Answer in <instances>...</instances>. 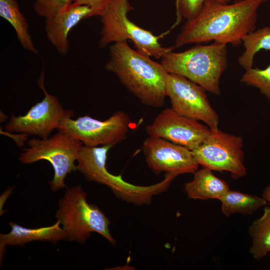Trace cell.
I'll return each mask as SVG.
<instances>
[{
	"mask_svg": "<svg viewBox=\"0 0 270 270\" xmlns=\"http://www.w3.org/2000/svg\"><path fill=\"white\" fill-rule=\"evenodd\" d=\"M142 148L147 165L157 174L194 173L199 166L190 150L162 138L150 136Z\"/></svg>",
	"mask_w": 270,
	"mask_h": 270,
	"instance_id": "12",
	"label": "cell"
},
{
	"mask_svg": "<svg viewBox=\"0 0 270 270\" xmlns=\"http://www.w3.org/2000/svg\"><path fill=\"white\" fill-rule=\"evenodd\" d=\"M240 81L258 88L270 100V64L264 69L251 68L246 70Z\"/></svg>",
	"mask_w": 270,
	"mask_h": 270,
	"instance_id": "21",
	"label": "cell"
},
{
	"mask_svg": "<svg viewBox=\"0 0 270 270\" xmlns=\"http://www.w3.org/2000/svg\"><path fill=\"white\" fill-rule=\"evenodd\" d=\"M242 43L244 51L238 58V64L246 70L252 68L256 54L261 50H270V26L254 30L246 35Z\"/></svg>",
	"mask_w": 270,
	"mask_h": 270,
	"instance_id": "20",
	"label": "cell"
},
{
	"mask_svg": "<svg viewBox=\"0 0 270 270\" xmlns=\"http://www.w3.org/2000/svg\"><path fill=\"white\" fill-rule=\"evenodd\" d=\"M242 147L240 136L224 132L217 128H210L207 138L192 152L202 167L229 172L234 178L238 179L247 174Z\"/></svg>",
	"mask_w": 270,
	"mask_h": 270,
	"instance_id": "7",
	"label": "cell"
},
{
	"mask_svg": "<svg viewBox=\"0 0 270 270\" xmlns=\"http://www.w3.org/2000/svg\"><path fill=\"white\" fill-rule=\"evenodd\" d=\"M226 45L214 42L183 52L171 50L162 56L160 63L168 73L182 76L218 96L220 79L228 66Z\"/></svg>",
	"mask_w": 270,
	"mask_h": 270,
	"instance_id": "3",
	"label": "cell"
},
{
	"mask_svg": "<svg viewBox=\"0 0 270 270\" xmlns=\"http://www.w3.org/2000/svg\"><path fill=\"white\" fill-rule=\"evenodd\" d=\"M226 3H229L232 0H224Z\"/></svg>",
	"mask_w": 270,
	"mask_h": 270,
	"instance_id": "26",
	"label": "cell"
},
{
	"mask_svg": "<svg viewBox=\"0 0 270 270\" xmlns=\"http://www.w3.org/2000/svg\"><path fill=\"white\" fill-rule=\"evenodd\" d=\"M133 10L128 0H111L100 16L102 24L99 46L104 48L110 44L130 40L140 52L161 58L173 50L174 46H162L159 36L132 22L128 12Z\"/></svg>",
	"mask_w": 270,
	"mask_h": 270,
	"instance_id": "5",
	"label": "cell"
},
{
	"mask_svg": "<svg viewBox=\"0 0 270 270\" xmlns=\"http://www.w3.org/2000/svg\"><path fill=\"white\" fill-rule=\"evenodd\" d=\"M111 0H74L73 4L90 5L96 8L98 12V16L102 14L106 7Z\"/></svg>",
	"mask_w": 270,
	"mask_h": 270,
	"instance_id": "24",
	"label": "cell"
},
{
	"mask_svg": "<svg viewBox=\"0 0 270 270\" xmlns=\"http://www.w3.org/2000/svg\"><path fill=\"white\" fill-rule=\"evenodd\" d=\"M230 187L224 180L216 176L212 170L202 167L194 173L192 180L184 185L188 198L194 200H208L221 197Z\"/></svg>",
	"mask_w": 270,
	"mask_h": 270,
	"instance_id": "16",
	"label": "cell"
},
{
	"mask_svg": "<svg viewBox=\"0 0 270 270\" xmlns=\"http://www.w3.org/2000/svg\"><path fill=\"white\" fill-rule=\"evenodd\" d=\"M42 70L38 84L44 92L43 100L34 105L22 116L12 115L6 126L10 132H18L46 138L54 129H58L66 116L73 114L71 110H66L56 96L48 92L44 84Z\"/></svg>",
	"mask_w": 270,
	"mask_h": 270,
	"instance_id": "9",
	"label": "cell"
},
{
	"mask_svg": "<svg viewBox=\"0 0 270 270\" xmlns=\"http://www.w3.org/2000/svg\"><path fill=\"white\" fill-rule=\"evenodd\" d=\"M109 54L106 70L114 74L142 104L156 108L164 106L168 72L161 63L133 50L127 42L112 44Z\"/></svg>",
	"mask_w": 270,
	"mask_h": 270,
	"instance_id": "2",
	"label": "cell"
},
{
	"mask_svg": "<svg viewBox=\"0 0 270 270\" xmlns=\"http://www.w3.org/2000/svg\"><path fill=\"white\" fill-rule=\"evenodd\" d=\"M248 233L252 238L250 252L255 259L260 260L270 252V206L252 222Z\"/></svg>",
	"mask_w": 270,
	"mask_h": 270,
	"instance_id": "19",
	"label": "cell"
},
{
	"mask_svg": "<svg viewBox=\"0 0 270 270\" xmlns=\"http://www.w3.org/2000/svg\"><path fill=\"white\" fill-rule=\"evenodd\" d=\"M268 0H236L232 4L206 0L199 14L186 20L174 46L211 41L238 46L256 30L258 10Z\"/></svg>",
	"mask_w": 270,
	"mask_h": 270,
	"instance_id": "1",
	"label": "cell"
},
{
	"mask_svg": "<svg viewBox=\"0 0 270 270\" xmlns=\"http://www.w3.org/2000/svg\"><path fill=\"white\" fill-rule=\"evenodd\" d=\"M113 146H90L84 145L77 159V170L86 179L110 188L118 198L130 203L136 202L142 193V186L130 184L120 176L110 174L107 170L109 150Z\"/></svg>",
	"mask_w": 270,
	"mask_h": 270,
	"instance_id": "11",
	"label": "cell"
},
{
	"mask_svg": "<svg viewBox=\"0 0 270 270\" xmlns=\"http://www.w3.org/2000/svg\"><path fill=\"white\" fill-rule=\"evenodd\" d=\"M206 92L202 86L188 79L168 73L166 94L171 108L180 115L204 122L210 128H217L218 116Z\"/></svg>",
	"mask_w": 270,
	"mask_h": 270,
	"instance_id": "10",
	"label": "cell"
},
{
	"mask_svg": "<svg viewBox=\"0 0 270 270\" xmlns=\"http://www.w3.org/2000/svg\"><path fill=\"white\" fill-rule=\"evenodd\" d=\"M219 200L222 214L228 217L234 214H250L268 203L262 197L230 190Z\"/></svg>",
	"mask_w": 270,
	"mask_h": 270,
	"instance_id": "18",
	"label": "cell"
},
{
	"mask_svg": "<svg viewBox=\"0 0 270 270\" xmlns=\"http://www.w3.org/2000/svg\"><path fill=\"white\" fill-rule=\"evenodd\" d=\"M146 130L150 136L162 138L192 150L204 140L210 128L199 121L180 115L172 108H166L146 126Z\"/></svg>",
	"mask_w": 270,
	"mask_h": 270,
	"instance_id": "13",
	"label": "cell"
},
{
	"mask_svg": "<svg viewBox=\"0 0 270 270\" xmlns=\"http://www.w3.org/2000/svg\"><path fill=\"white\" fill-rule=\"evenodd\" d=\"M72 115L64 118L57 130L68 134L87 146H114L124 139L132 124L129 116L122 110L117 111L104 120L88 115L72 119Z\"/></svg>",
	"mask_w": 270,
	"mask_h": 270,
	"instance_id": "8",
	"label": "cell"
},
{
	"mask_svg": "<svg viewBox=\"0 0 270 270\" xmlns=\"http://www.w3.org/2000/svg\"><path fill=\"white\" fill-rule=\"evenodd\" d=\"M56 218L62 226L66 240L83 244L92 232H96L116 244L109 229L110 220L98 206L88 202L80 186L67 188L58 202Z\"/></svg>",
	"mask_w": 270,
	"mask_h": 270,
	"instance_id": "4",
	"label": "cell"
},
{
	"mask_svg": "<svg viewBox=\"0 0 270 270\" xmlns=\"http://www.w3.org/2000/svg\"><path fill=\"white\" fill-rule=\"evenodd\" d=\"M60 222L48 226L28 228L11 222L10 231L6 234H0V256L2 260L7 246H22L33 241H48L54 244L60 240H66L65 234L60 226Z\"/></svg>",
	"mask_w": 270,
	"mask_h": 270,
	"instance_id": "15",
	"label": "cell"
},
{
	"mask_svg": "<svg viewBox=\"0 0 270 270\" xmlns=\"http://www.w3.org/2000/svg\"><path fill=\"white\" fill-rule=\"evenodd\" d=\"M262 197L270 204V184L264 189Z\"/></svg>",
	"mask_w": 270,
	"mask_h": 270,
	"instance_id": "25",
	"label": "cell"
},
{
	"mask_svg": "<svg viewBox=\"0 0 270 270\" xmlns=\"http://www.w3.org/2000/svg\"><path fill=\"white\" fill-rule=\"evenodd\" d=\"M97 16V10L92 6L72 4L64 11L46 18L47 39L60 54L65 56L70 50L68 36L71 30L82 20Z\"/></svg>",
	"mask_w": 270,
	"mask_h": 270,
	"instance_id": "14",
	"label": "cell"
},
{
	"mask_svg": "<svg viewBox=\"0 0 270 270\" xmlns=\"http://www.w3.org/2000/svg\"><path fill=\"white\" fill-rule=\"evenodd\" d=\"M206 0H176V8L179 16L186 20L194 18L201 10ZM224 2V0H218Z\"/></svg>",
	"mask_w": 270,
	"mask_h": 270,
	"instance_id": "23",
	"label": "cell"
},
{
	"mask_svg": "<svg viewBox=\"0 0 270 270\" xmlns=\"http://www.w3.org/2000/svg\"><path fill=\"white\" fill-rule=\"evenodd\" d=\"M74 0H36L34 10L45 19L52 17L70 6Z\"/></svg>",
	"mask_w": 270,
	"mask_h": 270,
	"instance_id": "22",
	"label": "cell"
},
{
	"mask_svg": "<svg viewBox=\"0 0 270 270\" xmlns=\"http://www.w3.org/2000/svg\"><path fill=\"white\" fill-rule=\"evenodd\" d=\"M28 144V147L23 149L20 154V162L30 164L48 160L54 170V178L50 182L52 190L56 192L66 188L64 179L68 174L77 170L75 162L84 146L82 142L67 133L58 131L50 138H32Z\"/></svg>",
	"mask_w": 270,
	"mask_h": 270,
	"instance_id": "6",
	"label": "cell"
},
{
	"mask_svg": "<svg viewBox=\"0 0 270 270\" xmlns=\"http://www.w3.org/2000/svg\"><path fill=\"white\" fill-rule=\"evenodd\" d=\"M0 16L12 26L22 46L34 54H38L28 31V22L21 12L17 1L0 0Z\"/></svg>",
	"mask_w": 270,
	"mask_h": 270,
	"instance_id": "17",
	"label": "cell"
}]
</instances>
